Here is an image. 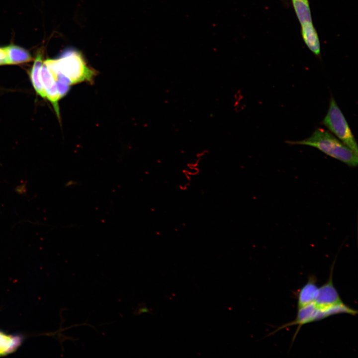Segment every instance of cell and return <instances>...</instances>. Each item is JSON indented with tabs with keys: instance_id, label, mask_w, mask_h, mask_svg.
<instances>
[{
	"instance_id": "3",
	"label": "cell",
	"mask_w": 358,
	"mask_h": 358,
	"mask_svg": "<svg viewBox=\"0 0 358 358\" xmlns=\"http://www.w3.org/2000/svg\"><path fill=\"white\" fill-rule=\"evenodd\" d=\"M322 124L345 145L358 155L357 141L347 120L333 96L330 98L329 108Z\"/></svg>"
},
{
	"instance_id": "9",
	"label": "cell",
	"mask_w": 358,
	"mask_h": 358,
	"mask_svg": "<svg viewBox=\"0 0 358 358\" xmlns=\"http://www.w3.org/2000/svg\"><path fill=\"white\" fill-rule=\"evenodd\" d=\"M7 54L8 64H18L30 62L32 57L26 49L10 44L3 47Z\"/></svg>"
},
{
	"instance_id": "5",
	"label": "cell",
	"mask_w": 358,
	"mask_h": 358,
	"mask_svg": "<svg viewBox=\"0 0 358 358\" xmlns=\"http://www.w3.org/2000/svg\"><path fill=\"white\" fill-rule=\"evenodd\" d=\"M40 79L45 90L46 97L52 103L57 115L59 118L58 101L61 97L57 89L56 81L44 62L41 68Z\"/></svg>"
},
{
	"instance_id": "2",
	"label": "cell",
	"mask_w": 358,
	"mask_h": 358,
	"mask_svg": "<svg viewBox=\"0 0 358 358\" xmlns=\"http://www.w3.org/2000/svg\"><path fill=\"white\" fill-rule=\"evenodd\" d=\"M286 143L316 148L350 167H356L358 164V155L332 133L323 128H317L310 137L303 140L287 141Z\"/></svg>"
},
{
	"instance_id": "4",
	"label": "cell",
	"mask_w": 358,
	"mask_h": 358,
	"mask_svg": "<svg viewBox=\"0 0 358 358\" xmlns=\"http://www.w3.org/2000/svg\"><path fill=\"white\" fill-rule=\"evenodd\" d=\"M334 265V263L331 266L327 281L319 288L317 296L313 302L314 305L318 309L326 310L344 303L333 284Z\"/></svg>"
},
{
	"instance_id": "11",
	"label": "cell",
	"mask_w": 358,
	"mask_h": 358,
	"mask_svg": "<svg viewBox=\"0 0 358 358\" xmlns=\"http://www.w3.org/2000/svg\"><path fill=\"white\" fill-rule=\"evenodd\" d=\"M20 343L19 337L9 336L0 332V355L13 352Z\"/></svg>"
},
{
	"instance_id": "10",
	"label": "cell",
	"mask_w": 358,
	"mask_h": 358,
	"mask_svg": "<svg viewBox=\"0 0 358 358\" xmlns=\"http://www.w3.org/2000/svg\"><path fill=\"white\" fill-rule=\"evenodd\" d=\"M291 1L301 25L312 22L308 0H291Z\"/></svg>"
},
{
	"instance_id": "6",
	"label": "cell",
	"mask_w": 358,
	"mask_h": 358,
	"mask_svg": "<svg viewBox=\"0 0 358 358\" xmlns=\"http://www.w3.org/2000/svg\"><path fill=\"white\" fill-rule=\"evenodd\" d=\"M316 282L315 276L310 275L306 283L299 290L298 293V309L307 306L315 301L319 289Z\"/></svg>"
},
{
	"instance_id": "8",
	"label": "cell",
	"mask_w": 358,
	"mask_h": 358,
	"mask_svg": "<svg viewBox=\"0 0 358 358\" xmlns=\"http://www.w3.org/2000/svg\"><path fill=\"white\" fill-rule=\"evenodd\" d=\"M42 64L43 53L42 51L40 50L36 54L30 72V77L33 87L37 94L42 97L46 98L45 90L40 79V71Z\"/></svg>"
},
{
	"instance_id": "1",
	"label": "cell",
	"mask_w": 358,
	"mask_h": 358,
	"mask_svg": "<svg viewBox=\"0 0 358 358\" xmlns=\"http://www.w3.org/2000/svg\"><path fill=\"white\" fill-rule=\"evenodd\" d=\"M56 81L69 86L82 83H91L96 72L90 67L78 51L68 49L56 59L44 61Z\"/></svg>"
},
{
	"instance_id": "7",
	"label": "cell",
	"mask_w": 358,
	"mask_h": 358,
	"mask_svg": "<svg viewBox=\"0 0 358 358\" xmlns=\"http://www.w3.org/2000/svg\"><path fill=\"white\" fill-rule=\"evenodd\" d=\"M301 25L302 38L309 50L316 56L320 54V44L317 31L312 22Z\"/></svg>"
},
{
	"instance_id": "12",
	"label": "cell",
	"mask_w": 358,
	"mask_h": 358,
	"mask_svg": "<svg viewBox=\"0 0 358 358\" xmlns=\"http://www.w3.org/2000/svg\"><path fill=\"white\" fill-rule=\"evenodd\" d=\"M8 64L7 54L4 48H0V65Z\"/></svg>"
}]
</instances>
